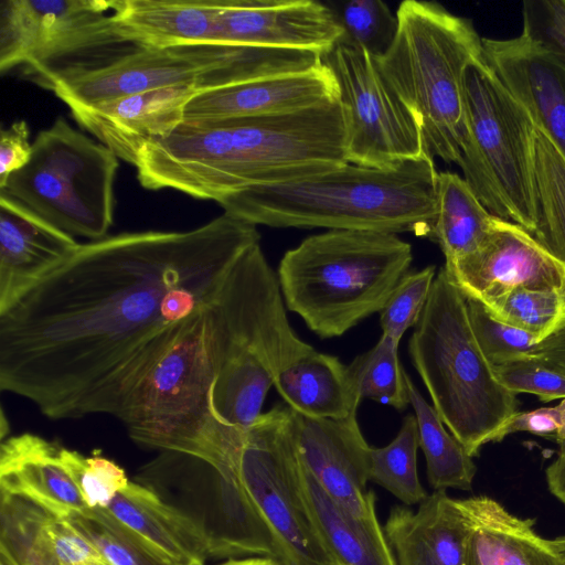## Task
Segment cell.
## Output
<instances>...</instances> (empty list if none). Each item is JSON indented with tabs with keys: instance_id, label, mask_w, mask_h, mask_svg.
<instances>
[{
	"instance_id": "cell-12",
	"label": "cell",
	"mask_w": 565,
	"mask_h": 565,
	"mask_svg": "<svg viewBox=\"0 0 565 565\" xmlns=\"http://www.w3.org/2000/svg\"><path fill=\"white\" fill-rule=\"evenodd\" d=\"M238 472L246 494L282 547L287 565H337L307 501L296 414L288 405L263 413L245 431Z\"/></svg>"
},
{
	"instance_id": "cell-32",
	"label": "cell",
	"mask_w": 565,
	"mask_h": 565,
	"mask_svg": "<svg viewBox=\"0 0 565 565\" xmlns=\"http://www.w3.org/2000/svg\"><path fill=\"white\" fill-rule=\"evenodd\" d=\"M66 519L110 565H180L106 509H87Z\"/></svg>"
},
{
	"instance_id": "cell-1",
	"label": "cell",
	"mask_w": 565,
	"mask_h": 565,
	"mask_svg": "<svg viewBox=\"0 0 565 565\" xmlns=\"http://www.w3.org/2000/svg\"><path fill=\"white\" fill-rule=\"evenodd\" d=\"M226 213L183 232L120 233L75 253L0 312V388L46 417H118L186 321L259 243Z\"/></svg>"
},
{
	"instance_id": "cell-28",
	"label": "cell",
	"mask_w": 565,
	"mask_h": 565,
	"mask_svg": "<svg viewBox=\"0 0 565 565\" xmlns=\"http://www.w3.org/2000/svg\"><path fill=\"white\" fill-rule=\"evenodd\" d=\"M495 215L476 196L459 174L439 172L436 214L430 239L451 264L476 252L491 232Z\"/></svg>"
},
{
	"instance_id": "cell-14",
	"label": "cell",
	"mask_w": 565,
	"mask_h": 565,
	"mask_svg": "<svg viewBox=\"0 0 565 565\" xmlns=\"http://www.w3.org/2000/svg\"><path fill=\"white\" fill-rule=\"evenodd\" d=\"M444 268L465 297L482 303L516 287L565 289L564 265L529 231L498 216L476 252Z\"/></svg>"
},
{
	"instance_id": "cell-49",
	"label": "cell",
	"mask_w": 565,
	"mask_h": 565,
	"mask_svg": "<svg viewBox=\"0 0 565 565\" xmlns=\"http://www.w3.org/2000/svg\"><path fill=\"white\" fill-rule=\"evenodd\" d=\"M553 542L558 550L559 554L562 555L564 565H565V535L553 539Z\"/></svg>"
},
{
	"instance_id": "cell-47",
	"label": "cell",
	"mask_w": 565,
	"mask_h": 565,
	"mask_svg": "<svg viewBox=\"0 0 565 565\" xmlns=\"http://www.w3.org/2000/svg\"><path fill=\"white\" fill-rule=\"evenodd\" d=\"M220 565H284L275 558L271 557H252L244 559H233L225 562Z\"/></svg>"
},
{
	"instance_id": "cell-9",
	"label": "cell",
	"mask_w": 565,
	"mask_h": 565,
	"mask_svg": "<svg viewBox=\"0 0 565 565\" xmlns=\"http://www.w3.org/2000/svg\"><path fill=\"white\" fill-rule=\"evenodd\" d=\"M118 166L111 150L58 117L38 134L30 161L0 193L74 238L98 241L114 222Z\"/></svg>"
},
{
	"instance_id": "cell-6",
	"label": "cell",
	"mask_w": 565,
	"mask_h": 565,
	"mask_svg": "<svg viewBox=\"0 0 565 565\" xmlns=\"http://www.w3.org/2000/svg\"><path fill=\"white\" fill-rule=\"evenodd\" d=\"M398 29L379 68L414 114L424 151L458 163L465 138V76L482 56V38L470 19L436 2L406 0Z\"/></svg>"
},
{
	"instance_id": "cell-36",
	"label": "cell",
	"mask_w": 565,
	"mask_h": 565,
	"mask_svg": "<svg viewBox=\"0 0 565 565\" xmlns=\"http://www.w3.org/2000/svg\"><path fill=\"white\" fill-rule=\"evenodd\" d=\"M344 31V38L363 47L375 58L391 49L398 29V19L381 0H351L331 8Z\"/></svg>"
},
{
	"instance_id": "cell-37",
	"label": "cell",
	"mask_w": 565,
	"mask_h": 565,
	"mask_svg": "<svg viewBox=\"0 0 565 565\" xmlns=\"http://www.w3.org/2000/svg\"><path fill=\"white\" fill-rule=\"evenodd\" d=\"M466 300L477 343L493 367L533 355L539 343L533 334L494 318L482 302Z\"/></svg>"
},
{
	"instance_id": "cell-38",
	"label": "cell",
	"mask_w": 565,
	"mask_h": 565,
	"mask_svg": "<svg viewBox=\"0 0 565 565\" xmlns=\"http://www.w3.org/2000/svg\"><path fill=\"white\" fill-rule=\"evenodd\" d=\"M60 458L89 509H106L129 483L125 470L97 450L84 456L61 446Z\"/></svg>"
},
{
	"instance_id": "cell-34",
	"label": "cell",
	"mask_w": 565,
	"mask_h": 565,
	"mask_svg": "<svg viewBox=\"0 0 565 565\" xmlns=\"http://www.w3.org/2000/svg\"><path fill=\"white\" fill-rule=\"evenodd\" d=\"M483 305L494 318L533 334L539 343L565 324V289L516 287Z\"/></svg>"
},
{
	"instance_id": "cell-33",
	"label": "cell",
	"mask_w": 565,
	"mask_h": 565,
	"mask_svg": "<svg viewBox=\"0 0 565 565\" xmlns=\"http://www.w3.org/2000/svg\"><path fill=\"white\" fill-rule=\"evenodd\" d=\"M419 447L416 417L407 415L396 437L381 448H370L369 480L405 504L423 502L428 495L420 484L416 456Z\"/></svg>"
},
{
	"instance_id": "cell-26",
	"label": "cell",
	"mask_w": 565,
	"mask_h": 565,
	"mask_svg": "<svg viewBox=\"0 0 565 565\" xmlns=\"http://www.w3.org/2000/svg\"><path fill=\"white\" fill-rule=\"evenodd\" d=\"M274 386L292 411L311 418L345 419L361 402L348 365L315 349L282 370Z\"/></svg>"
},
{
	"instance_id": "cell-39",
	"label": "cell",
	"mask_w": 565,
	"mask_h": 565,
	"mask_svg": "<svg viewBox=\"0 0 565 565\" xmlns=\"http://www.w3.org/2000/svg\"><path fill=\"white\" fill-rule=\"evenodd\" d=\"M436 275L434 265L406 273L380 312L384 335L399 344L405 331L415 327L428 300Z\"/></svg>"
},
{
	"instance_id": "cell-46",
	"label": "cell",
	"mask_w": 565,
	"mask_h": 565,
	"mask_svg": "<svg viewBox=\"0 0 565 565\" xmlns=\"http://www.w3.org/2000/svg\"><path fill=\"white\" fill-rule=\"evenodd\" d=\"M558 444V455L546 469V481L551 493L565 504V440Z\"/></svg>"
},
{
	"instance_id": "cell-10",
	"label": "cell",
	"mask_w": 565,
	"mask_h": 565,
	"mask_svg": "<svg viewBox=\"0 0 565 565\" xmlns=\"http://www.w3.org/2000/svg\"><path fill=\"white\" fill-rule=\"evenodd\" d=\"M119 0H1L0 71L53 89L140 49L117 31Z\"/></svg>"
},
{
	"instance_id": "cell-19",
	"label": "cell",
	"mask_w": 565,
	"mask_h": 565,
	"mask_svg": "<svg viewBox=\"0 0 565 565\" xmlns=\"http://www.w3.org/2000/svg\"><path fill=\"white\" fill-rule=\"evenodd\" d=\"M338 98L331 72L322 62L309 70L250 79L196 94L185 121H213L298 111Z\"/></svg>"
},
{
	"instance_id": "cell-8",
	"label": "cell",
	"mask_w": 565,
	"mask_h": 565,
	"mask_svg": "<svg viewBox=\"0 0 565 565\" xmlns=\"http://www.w3.org/2000/svg\"><path fill=\"white\" fill-rule=\"evenodd\" d=\"M465 126L457 163L465 181L490 213L534 235L536 126L483 54L466 72Z\"/></svg>"
},
{
	"instance_id": "cell-40",
	"label": "cell",
	"mask_w": 565,
	"mask_h": 565,
	"mask_svg": "<svg viewBox=\"0 0 565 565\" xmlns=\"http://www.w3.org/2000/svg\"><path fill=\"white\" fill-rule=\"evenodd\" d=\"M493 370L499 382L513 394H533L542 402L565 398V370L540 355H529Z\"/></svg>"
},
{
	"instance_id": "cell-4",
	"label": "cell",
	"mask_w": 565,
	"mask_h": 565,
	"mask_svg": "<svg viewBox=\"0 0 565 565\" xmlns=\"http://www.w3.org/2000/svg\"><path fill=\"white\" fill-rule=\"evenodd\" d=\"M214 370L211 408L222 426L247 430L277 375L313 350L289 324L278 281L259 243L235 263L204 308Z\"/></svg>"
},
{
	"instance_id": "cell-27",
	"label": "cell",
	"mask_w": 565,
	"mask_h": 565,
	"mask_svg": "<svg viewBox=\"0 0 565 565\" xmlns=\"http://www.w3.org/2000/svg\"><path fill=\"white\" fill-rule=\"evenodd\" d=\"M307 501L322 543L337 565H396L379 520H363L337 503L303 463Z\"/></svg>"
},
{
	"instance_id": "cell-5",
	"label": "cell",
	"mask_w": 565,
	"mask_h": 565,
	"mask_svg": "<svg viewBox=\"0 0 565 565\" xmlns=\"http://www.w3.org/2000/svg\"><path fill=\"white\" fill-rule=\"evenodd\" d=\"M412 260L397 234L329 230L287 250L277 277L287 308L328 339L381 312Z\"/></svg>"
},
{
	"instance_id": "cell-51",
	"label": "cell",
	"mask_w": 565,
	"mask_h": 565,
	"mask_svg": "<svg viewBox=\"0 0 565 565\" xmlns=\"http://www.w3.org/2000/svg\"><path fill=\"white\" fill-rule=\"evenodd\" d=\"M563 327H565V324Z\"/></svg>"
},
{
	"instance_id": "cell-42",
	"label": "cell",
	"mask_w": 565,
	"mask_h": 565,
	"mask_svg": "<svg viewBox=\"0 0 565 565\" xmlns=\"http://www.w3.org/2000/svg\"><path fill=\"white\" fill-rule=\"evenodd\" d=\"M45 530L58 565H110L66 519L47 512Z\"/></svg>"
},
{
	"instance_id": "cell-25",
	"label": "cell",
	"mask_w": 565,
	"mask_h": 565,
	"mask_svg": "<svg viewBox=\"0 0 565 565\" xmlns=\"http://www.w3.org/2000/svg\"><path fill=\"white\" fill-rule=\"evenodd\" d=\"M106 510L180 565H204L212 554H227L216 536L138 483L129 481Z\"/></svg>"
},
{
	"instance_id": "cell-11",
	"label": "cell",
	"mask_w": 565,
	"mask_h": 565,
	"mask_svg": "<svg viewBox=\"0 0 565 565\" xmlns=\"http://www.w3.org/2000/svg\"><path fill=\"white\" fill-rule=\"evenodd\" d=\"M298 51L244 45H193L138 49L119 60L52 89L70 109L170 87L195 84L200 90L294 73Z\"/></svg>"
},
{
	"instance_id": "cell-20",
	"label": "cell",
	"mask_w": 565,
	"mask_h": 565,
	"mask_svg": "<svg viewBox=\"0 0 565 565\" xmlns=\"http://www.w3.org/2000/svg\"><path fill=\"white\" fill-rule=\"evenodd\" d=\"M79 243L0 193V312L68 259Z\"/></svg>"
},
{
	"instance_id": "cell-41",
	"label": "cell",
	"mask_w": 565,
	"mask_h": 565,
	"mask_svg": "<svg viewBox=\"0 0 565 565\" xmlns=\"http://www.w3.org/2000/svg\"><path fill=\"white\" fill-rule=\"evenodd\" d=\"M524 36L565 64V0H526L522 3Z\"/></svg>"
},
{
	"instance_id": "cell-50",
	"label": "cell",
	"mask_w": 565,
	"mask_h": 565,
	"mask_svg": "<svg viewBox=\"0 0 565 565\" xmlns=\"http://www.w3.org/2000/svg\"><path fill=\"white\" fill-rule=\"evenodd\" d=\"M0 565H8L4 561L0 559Z\"/></svg>"
},
{
	"instance_id": "cell-2",
	"label": "cell",
	"mask_w": 565,
	"mask_h": 565,
	"mask_svg": "<svg viewBox=\"0 0 565 565\" xmlns=\"http://www.w3.org/2000/svg\"><path fill=\"white\" fill-rule=\"evenodd\" d=\"M348 163L339 99L263 117L181 122L150 142L136 164L148 190L172 189L194 199L221 200Z\"/></svg>"
},
{
	"instance_id": "cell-30",
	"label": "cell",
	"mask_w": 565,
	"mask_h": 565,
	"mask_svg": "<svg viewBox=\"0 0 565 565\" xmlns=\"http://www.w3.org/2000/svg\"><path fill=\"white\" fill-rule=\"evenodd\" d=\"M536 239L565 267V159L536 127Z\"/></svg>"
},
{
	"instance_id": "cell-43",
	"label": "cell",
	"mask_w": 565,
	"mask_h": 565,
	"mask_svg": "<svg viewBox=\"0 0 565 565\" xmlns=\"http://www.w3.org/2000/svg\"><path fill=\"white\" fill-rule=\"evenodd\" d=\"M30 129L24 120H17L0 134V188L13 172L31 159Z\"/></svg>"
},
{
	"instance_id": "cell-13",
	"label": "cell",
	"mask_w": 565,
	"mask_h": 565,
	"mask_svg": "<svg viewBox=\"0 0 565 565\" xmlns=\"http://www.w3.org/2000/svg\"><path fill=\"white\" fill-rule=\"evenodd\" d=\"M338 88L349 163L387 169L422 157L420 127L381 73L376 58L343 38L321 54Z\"/></svg>"
},
{
	"instance_id": "cell-16",
	"label": "cell",
	"mask_w": 565,
	"mask_h": 565,
	"mask_svg": "<svg viewBox=\"0 0 565 565\" xmlns=\"http://www.w3.org/2000/svg\"><path fill=\"white\" fill-rule=\"evenodd\" d=\"M295 414L299 452L316 480L351 514L377 519L374 493L366 488L371 447L356 415L334 420Z\"/></svg>"
},
{
	"instance_id": "cell-17",
	"label": "cell",
	"mask_w": 565,
	"mask_h": 565,
	"mask_svg": "<svg viewBox=\"0 0 565 565\" xmlns=\"http://www.w3.org/2000/svg\"><path fill=\"white\" fill-rule=\"evenodd\" d=\"M201 90L181 84L71 109L74 119L118 159L136 167L141 151L170 136L184 120L189 102Z\"/></svg>"
},
{
	"instance_id": "cell-31",
	"label": "cell",
	"mask_w": 565,
	"mask_h": 565,
	"mask_svg": "<svg viewBox=\"0 0 565 565\" xmlns=\"http://www.w3.org/2000/svg\"><path fill=\"white\" fill-rule=\"evenodd\" d=\"M47 512L28 499L1 493L0 559L8 565H58L45 530Z\"/></svg>"
},
{
	"instance_id": "cell-21",
	"label": "cell",
	"mask_w": 565,
	"mask_h": 565,
	"mask_svg": "<svg viewBox=\"0 0 565 565\" xmlns=\"http://www.w3.org/2000/svg\"><path fill=\"white\" fill-rule=\"evenodd\" d=\"M383 530L396 565H465L469 525L445 491L428 494L416 511L395 507Z\"/></svg>"
},
{
	"instance_id": "cell-45",
	"label": "cell",
	"mask_w": 565,
	"mask_h": 565,
	"mask_svg": "<svg viewBox=\"0 0 565 565\" xmlns=\"http://www.w3.org/2000/svg\"><path fill=\"white\" fill-rule=\"evenodd\" d=\"M533 354L540 355L565 370V327L537 343Z\"/></svg>"
},
{
	"instance_id": "cell-44",
	"label": "cell",
	"mask_w": 565,
	"mask_h": 565,
	"mask_svg": "<svg viewBox=\"0 0 565 565\" xmlns=\"http://www.w3.org/2000/svg\"><path fill=\"white\" fill-rule=\"evenodd\" d=\"M562 425L559 405L533 411L515 412L494 435L492 443L501 441L510 434L527 431L543 437H555Z\"/></svg>"
},
{
	"instance_id": "cell-3",
	"label": "cell",
	"mask_w": 565,
	"mask_h": 565,
	"mask_svg": "<svg viewBox=\"0 0 565 565\" xmlns=\"http://www.w3.org/2000/svg\"><path fill=\"white\" fill-rule=\"evenodd\" d=\"M438 174L426 153L387 169L348 162L307 179L254 186L217 204L256 226L408 232L430 238Z\"/></svg>"
},
{
	"instance_id": "cell-48",
	"label": "cell",
	"mask_w": 565,
	"mask_h": 565,
	"mask_svg": "<svg viewBox=\"0 0 565 565\" xmlns=\"http://www.w3.org/2000/svg\"><path fill=\"white\" fill-rule=\"evenodd\" d=\"M562 412V425L559 430L556 434V440L557 443H561L565 440V398L562 399V402L558 404Z\"/></svg>"
},
{
	"instance_id": "cell-35",
	"label": "cell",
	"mask_w": 565,
	"mask_h": 565,
	"mask_svg": "<svg viewBox=\"0 0 565 565\" xmlns=\"http://www.w3.org/2000/svg\"><path fill=\"white\" fill-rule=\"evenodd\" d=\"M398 343L382 334L376 344L358 355L348 371L361 398L403 411L409 404L406 372L401 365Z\"/></svg>"
},
{
	"instance_id": "cell-22",
	"label": "cell",
	"mask_w": 565,
	"mask_h": 565,
	"mask_svg": "<svg viewBox=\"0 0 565 565\" xmlns=\"http://www.w3.org/2000/svg\"><path fill=\"white\" fill-rule=\"evenodd\" d=\"M60 447L31 433L2 439L0 492L28 499L60 518L89 509L61 461Z\"/></svg>"
},
{
	"instance_id": "cell-29",
	"label": "cell",
	"mask_w": 565,
	"mask_h": 565,
	"mask_svg": "<svg viewBox=\"0 0 565 565\" xmlns=\"http://www.w3.org/2000/svg\"><path fill=\"white\" fill-rule=\"evenodd\" d=\"M406 384L418 427L419 447L427 467V478L435 491L470 490L477 467L461 443L419 393L406 373Z\"/></svg>"
},
{
	"instance_id": "cell-15",
	"label": "cell",
	"mask_w": 565,
	"mask_h": 565,
	"mask_svg": "<svg viewBox=\"0 0 565 565\" xmlns=\"http://www.w3.org/2000/svg\"><path fill=\"white\" fill-rule=\"evenodd\" d=\"M344 35L331 7L312 0H223L218 44L324 53Z\"/></svg>"
},
{
	"instance_id": "cell-7",
	"label": "cell",
	"mask_w": 565,
	"mask_h": 565,
	"mask_svg": "<svg viewBox=\"0 0 565 565\" xmlns=\"http://www.w3.org/2000/svg\"><path fill=\"white\" fill-rule=\"evenodd\" d=\"M408 353L433 407L473 457L518 408L472 332L465 295L443 267L434 279Z\"/></svg>"
},
{
	"instance_id": "cell-18",
	"label": "cell",
	"mask_w": 565,
	"mask_h": 565,
	"mask_svg": "<svg viewBox=\"0 0 565 565\" xmlns=\"http://www.w3.org/2000/svg\"><path fill=\"white\" fill-rule=\"evenodd\" d=\"M482 50L500 82L565 159V64L523 34L482 38Z\"/></svg>"
},
{
	"instance_id": "cell-24",
	"label": "cell",
	"mask_w": 565,
	"mask_h": 565,
	"mask_svg": "<svg viewBox=\"0 0 565 565\" xmlns=\"http://www.w3.org/2000/svg\"><path fill=\"white\" fill-rule=\"evenodd\" d=\"M223 0H119V34L140 49L218 44Z\"/></svg>"
},
{
	"instance_id": "cell-23",
	"label": "cell",
	"mask_w": 565,
	"mask_h": 565,
	"mask_svg": "<svg viewBox=\"0 0 565 565\" xmlns=\"http://www.w3.org/2000/svg\"><path fill=\"white\" fill-rule=\"evenodd\" d=\"M469 525L465 565H564L553 540L530 519L486 497L457 499Z\"/></svg>"
}]
</instances>
